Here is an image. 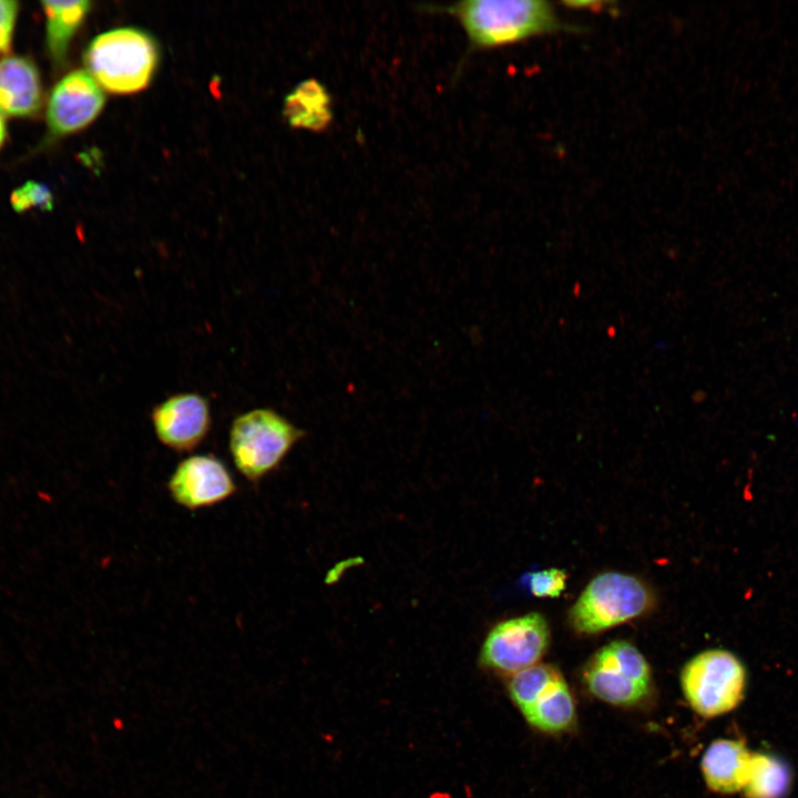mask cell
<instances>
[{
	"instance_id": "cell-11",
	"label": "cell",
	"mask_w": 798,
	"mask_h": 798,
	"mask_svg": "<svg viewBox=\"0 0 798 798\" xmlns=\"http://www.w3.org/2000/svg\"><path fill=\"white\" fill-rule=\"evenodd\" d=\"M42 85L38 69L27 58L0 60V113L29 116L41 106Z\"/></svg>"
},
{
	"instance_id": "cell-6",
	"label": "cell",
	"mask_w": 798,
	"mask_h": 798,
	"mask_svg": "<svg viewBox=\"0 0 798 798\" xmlns=\"http://www.w3.org/2000/svg\"><path fill=\"white\" fill-rule=\"evenodd\" d=\"M583 677L587 689L606 703L628 706L643 699L649 689L651 669L643 654L627 641L601 647L586 664Z\"/></svg>"
},
{
	"instance_id": "cell-7",
	"label": "cell",
	"mask_w": 798,
	"mask_h": 798,
	"mask_svg": "<svg viewBox=\"0 0 798 798\" xmlns=\"http://www.w3.org/2000/svg\"><path fill=\"white\" fill-rule=\"evenodd\" d=\"M550 643L545 617L535 612L497 623L485 636L480 664L503 674H514L538 664Z\"/></svg>"
},
{
	"instance_id": "cell-13",
	"label": "cell",
	"mask_w": 798,
	"mask_h": 798,
	"mask_svg": "<svg viewBox=\"0 0 798 798\" xmlns=\"http://www.w3.org/2000/svg\"><path fill=\"white\" fill-rule=\"evenodd\" d=\"M535 728L549 733L567 729L575 719L573 696L561 675L522 713Z\"/></svg>"
},
{
	"instance_id": "cell-4",
	"label": "cell",
	"mask_w": 798,
	"mask_h": 798,
	"mask_svg": "<svg viewBox=\"0 0 798 798\" xmlns=\"http://www.w3.org/2000/svg\"><path fill=\"white\" fill-rule=\"evenodd\" d=\"M654 604L648 586L634 575L604 572L590 581L569 611L573 630L595 634L647 613Z\"/></svg>"
},
{
	"instance_id": "cell-14",
	"label": "cell",
	"mask_w": 798,
	"mask_h": 798,
	"mask_svg": "<svg viewBox=\"0 0 798 798\" xmlns=\"http://www.w3.org/2000/svg\"><path fill=\"white\" fill-rule=\"evenodd\" d=\"M284 114L295 127L323 130L331 117L326 89L316 80L299 83L285 99Z\"/></svg>"
},
{
	"instance_id": "cell-20",
	"label": "cell",
	"mask_w": 798,
	"mask_h": 798,
	"mask_svg": "<svg viewBox=\"0 0 798 798\" xmlns=\"http://www.w3.org/2000/svg\"><path fill=\"white\" fill-rule=\"evenodd\" d=\"M18 14V3L0 0V53L8 51Z\"/></svg>"
},
{
	"instance_id": "cell-2",
	"label": "cell",
	"mask_w": 798,
	"mask_h": 798,
	"mask_svg": "<svg viewBox=\"0 0 798 798\" xmlns=\"http://www.w3.org/2000/svg\"><path fill=\"white\" fill-rule=\"evenodd\" d=\"M158 61L152 37L136 28H117L96 35L88 45L84 62L99 85L113 93L144 89Z\"/></svg>"
},
{
	"instance_id": "cell-19",
	"label": "cell",
	"mask_w": 798,
	"mask_h": 798,
	"mask_svg": "<svg viewBox=\"0 0 798 798\" xmlns=\"http://www.w3.org/2000/svg\"><path fill=\"white\" fill-rule=\"evenodd\" d=\"M566 572L561 569H546L530 573L528 585L536 597H559L566 586Z\"/></svg>"
},
{
	"instance_id": "cell-12",
	"label": "cell",
	"mask_w": 798,
	"mask_h": 798,
	"mask_svg": "<svg viewBox=\"0 0 798 798\" xmlns=\"http://www.w3.org/2000/svg\"><path fill=\"white\" fill-rule=\"evenodd\" d=\"M753 753L743 741L716 739L705 750L700 768L706 785L719 794L743 790Z\"/></svg>"
},
{
	"instance_id": "cell-16",
	"label": "cell",
	"mask_w": 798,
	"mask_h": 798,
	"mask_svg": "<svg viewBox=\"0 0 798 798\" xmlns=\"http://www.w3.org/2000/svg\"><path fill=\"white\" fill-rule=\"evenodd\" d=\"M789 784L790 771L784 761L768 754L753 753L743 788L747 798H782Z\"/></svg>"
},
{
	"instance_id": "cell-1",
	"label": "cell",
	"mask_w": 798,
	"mask_h": 798,
	"mask_svg": "<svg viewBox=\"0 0 798 798\" xmlns=\"http://www.w3.org/2000/svg\"><path fill=\"white\" fill-rule=\"evenodd\" d=\"M453 17L472 49H493L555 32L562 23L545 0H464L448 6H424Z\"/></svg>"
},
{
	"instance_id": "cell-21",
	"label": "cell",
	"mask_w": 798,
	"mask_h": 798,
	"mask_svg": "<svg viewBox=\"0 0 798 798\" xmlns=\"http://www.w3.org/2000/svg\"><path fill=\"white\" fill-rule=\"evenodd\" d=\"M7 130L2 114L0 113V147L2 146L6 139Z\"/></svg>"
},
{
	"instance_id": "cell-3",
	"label": "cell",
	"mask_w": 798,
	"mask_h": 798,
	"mask_svg": "<svg viewBox=\"0 0 798 798\" xmlns=\"http://www.w3.org/2000/svg\"><path fill=\"white\" fill-rule=\"evenodd\" d=\"M306 436L287 418L269 408H256L237 416L229 429V453L241 474L259 482L284 461Z\"/></svg>"
},
{
	"instance_id": "cell-15",
	"label": "cell",
	"mask_w": 798,
	"mask_h": 798,
	"mask_svg": "<svg viewBox=\"0 0 798 798\" xmlns=\"http://www.w3.org/2000/svg\"><path fill=\"white\" fill-rule=\"evenodd\" d=\"M47 17V44L55 62L64 60L70 42L90 10L86 0L43 1Z\"/></svg>"
},
{
	"instance_id": "cell-18",
	"label": "cell",
	"mask_w": 798,
	"mask_h": 798,
	"mask_svg": "<svg viewBox=\"0 0 798 798\" xmlns=\"http://www.w3.org/2000/svg\"><path fill=\"white\" fill-rule=\"evenodd\" d=\"M10 202L18 213L31 207H38L42 211H51L53 207L51 191L44 184L33 181H29L16 188L11 194Z\"/></svg>"
},
{
	"instance_id": "cell-5",
	"label": "cell",
	"mask_w": 798,
	"mask_h": 798,
	"mask_svg": "<svg viewBox=\"0 0 798 798\" xmlns=\"http://www.w3.org/2000/svg\"><path fill=\"white\" fill-rule=\"evenodd\" d=\"M681 685L690 707L703 717H716L736 708L744 698L746 669L729 651L706 649L682 669Z\"/></svg>"
},
{
	"instance_id": "cell-9",
	"label": "cell",
	"mask_w": 798,
	"mask_h": 798,
	"mask_svg": "<svg viewBox=\"0 0 798 798\" xmlns=\"http://www.w3.org/2000/svg\"><path fill=\"white\" fill-rule=\"evenodd\" d=\"M151 419L157 439L176 452L197 448L212 424L209 402L196 392L170 396L153 408Z\"/></svg>"
},
{
	"instance_id": "cell-17",
	"label": "cell",
	"mask_w": 798,
	"mask_h": 798,
	"mask_svg": "<svg viewBox=\"0 0 798 798\" xmlns=\"http://www.w3.org/2000/svg\"><path fill=\"white\" fill-rule=\"evenodd\" d=\"M561 673L549 664H535L511 675L508 692L524 713Z\"/></svg>"
},
{
	"instance_id": "cell-8",
	"label": "cell",
	"mask_w": 798,
	"mask_h": 798,
	"mask_svg": "<svg viewBox=\"0 0 798 798\" xmlns=\"http://www.w3.org/2000/svg\"><path fill=\"white\" fill-rule=\"evenodd\" d=\"M167 489L178 505L198 510L225 501L237 487L222 460L213 454H195L177 464Z\"/></svg>"
},
{
	"instance_id": "cell-10",
	"label": "cell",
	"mask_w": 798,
	"mask_h": 798,
	"mask_svg": "<svg viewBox=\"0 0 798 798\" xmlns=\"http://www.w3.org/2000/svg\"><path fill=\"white\" fill-rule=\"evenodd\" d=\"M104 93L93 76L83 70L64 75L53 88L47 106V122L55 135L82 130L101 112Z\"/></svg>"
}]
</instances>
